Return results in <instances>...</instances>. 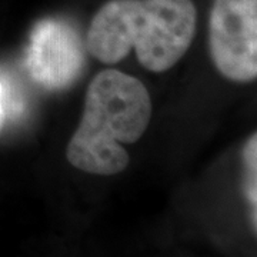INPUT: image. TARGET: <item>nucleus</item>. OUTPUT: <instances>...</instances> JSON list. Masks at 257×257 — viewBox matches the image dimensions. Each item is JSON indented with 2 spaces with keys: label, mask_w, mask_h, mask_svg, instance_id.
I'll use <instances>...</instances> for the list:
<instances>
[{
  "label": "nucleus",
  "mask_w": 257,
  "mask_h": 257,
  "mask_svg": "<svg viewBox=\"0 0 257 257\" xmlns=\"http://www.w3.org/2000/svg\"><path fill=\"white\" fill-rule=\"evenodd\" d=\"M196 26L193 0H107L90 22L86 49L104 64L135 49L145 69L163 73L186 55Z\"/></svg>",
  "instance_id": "f257e3e1"
},
{
  "label": "nucleus",
  "mask_w": 257,
  "mask_h": 257,
  "mask_svg": "<svg viewBox=\"0 0 257 257\" xmlns=\"http://www.w3.org/2000/svg\"><path fill=\"white\" fill-rule=\"evenodd\" d=\"M150 117L146 86L120 70H103L87 87L82 120L66 149L69 163L90 175L123 172L130 162L123 145L136 143Z\"/></svg>",
  "instance_id": "f03ea898"
},
{
  "label": "nucleus",
  "mask_w": 257,
  "mask_h": 257,
  "mask_svg": "<svg viewBox=\"0 0 257 257\" xmlns=\"http://www.w3.org/2000/svg\"><path fill=\"white\" fill-rule=\"evenodd\" d=\"M209 47L226 79L253 82L257 76V0H213Z\"/></svg>",
  "instance_id": "7ed1b4c3"
},
{
  "label": "nucleus",
  "mask_w": 257,
  "mask_h": 257,
  "mask_svg": "<svg viewBox=\"0 0 257 257\" xmlns=\"http://www.w3.org/2000/svg\"><path fill=\"white\" fill-rule=\"evenodd\" d=\"M86 62L82 37L69 20L47 18L30 33L26 66L32 79L50 92L70 87Z\"/></svg>",
  "instance_id": "20e7f679"
},
{
  "label": "nucleus",
  "mask_w": 257,
  "mask_h": 257,
  "mask_svg": "<svg viewBox=\"0 0 257 257\" xmlns=\"http://www.w3.org/2000/svg\"><path fill=\"white\" fill-rule=\"evenodd\" d=\"M243 160H244V190L250 206V220L253 230L256 231V209H257V138L253 133L244 145L243 149Z\"/></svg>",
  "instance_id": "39448f33"
},
{
  "label": "nucleus",
  "mask_w": 257,
  "mask_h": 257,
  "mask_svg": "<svg viewBox=\"0 0 257 257\" xmlns=\"http://www.w3.org/2000/svg\"><path fill=\"white\" fill-rule=\"evenodd\" d=\"M5 119H6V111H5V93H3V87L0 84V132L5 124Z\"/></svg>",
  "instance_id": "423d86ee"
}]
</instances>
